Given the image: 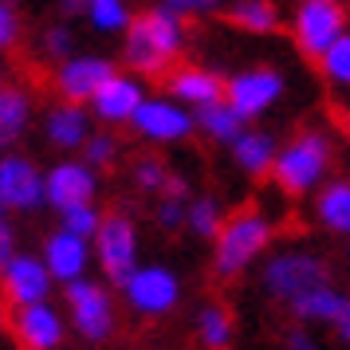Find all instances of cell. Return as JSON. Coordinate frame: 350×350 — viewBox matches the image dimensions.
Segmentation results:
<instances>
[{"label": "cell", "mask_w": 350, "mask_h": 350, "mask_svg": "<svg viewBox=\"0 0 350 350\" xmlns=\"http://www.w3.org/2000/svg\"><path fill=\"white\" fill-rule=\"evenodd\" d=\"M185 51V16L170 8H150L130 20L122 59L138 79H161L174 71V59Z\"/></svg>", "instance_id": "obj_1"}, {"label": "cell", "mask_w": 350, "mask_h": 350, "mask_svg": "<svg viewBox=\"0 0 350 350\" xmlns=\"http://www.w3.org/2000/svg\"><path fill=\"white\" fill-rule=\"evenodd\" d=\"M271 244V221L256 208H240L232 213L224 228L217 232V248H213V271L221 280H232L252 264L256 256Z\"/></svg>", "instance_id": "obj_2"}, {"label": "cell", "mask_w": 350, "mask_h": 350, "mask_svg": "<svg viewBox=\"0 0 350 350\" xmlns=\"http://www.w3.org/2000/svg\"><path fill=\"white\" fill-rule=\"evenodd\" d=\"M327 170H331V142H327V134L303 130L287 146H280L271 177H275V185L284 193L303 197V193H311L327 177Z\"/></svg>", "instance_id": "obj_3"}, {"label": "cell", "mask_w": 350, "mask_h": 350, "mask_svg": "<svg viewBox=\"0 0 350 350\" xmlns=\"http://www.w3.org/2000/svg\"><path fill=\"white\" fill-rule=\"evenodd\" d=\"M264 287L287 307L303 295H311L319 287H331V268L311 252H280L264 268Z\"/></svg>", "instance_id": "obj_4"}, {"label": "cell", "mask_w": 350, "mask_h": 350, "mask_svg": "<svg viewBox=\"0 0 350 350\" xmlns=\"http://www.w3.org/2000/svg\"><path fill=\"white\" fill-rule=\"evenodd\" d=\"M291 32H295V44H299L303 55L323 59L334 40L342 32H350L347 8L338 0H299V8L291 16Z\"/></svg>", "instance_id": "obj_5"}, {"label": "cell", "mask_w": 350, "mask_h": 350, "mask_svg": "<svg viewBox=\"0 0 350 350\" xmlns=\"http://www.w3.org/2000/svg\"><path fill=\"white\" fill-rule=\"evenodd\" d=\"M95 252H98L103 271H107V280L118 287L138 271V228H134V221L126 213H107L103 217V224L95 232Z\"/></svg>", "instance_id": "obj_6"}, {"label": "cell", "mask_w": 350, "mask_h": 350, "mask_svg": "<svg viewBox=\"0 0 350 350\" xmlns=\"http://www.w3.org/2000/svg\"><path fill=\"white\" fill-rule=\"evenodd\" d=\"M280 98H284V75L275 67H248V71H240L232 79H224V103L244 122H252L264 111H271Z\"/></svg>", "instance_id": "obj_7"}, {"label": "cell", "mask_w": 350, "mask_h": 350, "mask_svg": "<svg viewBox=\"0 0 350 350\" xmlns=\"http://www.w3.org/2000/svg\"><path fill=\"white\" fill-rule=\"evenodd\" d=\"M48 205L44 174L20 154H0V213H36Z\"/></svg>", "instance_id": "obj_8"}, {"label": "cell", "mask_w": 350, "mask_h": 350, "mask_svg": "<svg viewBox=\"0 0 350 350\" xmlns=\"http://www.w3.org/2000/svg\"><path fill=\"white\" fill-rule=\"evenodd\" d=\"M67 307H71V319H75V331L87 342H103L114 331V307L103 284H91V280L67 284Z\"/></svg>", "instance_id": "obj_9"}, {"label": "cell", "mask_w": 350, "mask_h": 350, "mask_svg": "<svg viewBox=\"0 0 350 350\" xmlns=\"http://www.w3.org/2000/svg\"><path fill=\"white\" fill-rule=\"evenodd\" d=\"M130 126L138 130L146 142H181L197 130V118L177 98H146Z\"/></svg>", "instance_id": "obj_10"}, {"label": "cell", "mask_w": 350, "mask_h": 350, "mask_svg": "<svg viewBox=\"0 0 350 350\" xmlns=\"http://www.w3.org/2000/svg\"><path fill=\"white\" fill-rule=\"evenodd\" d=\"M118 67L107 59V55H71V59H64V64L55 67V75H51V83H55V91H59V98L64 103H91V98L98 95V87L111 79Z\"/></svg>", "instance_id": "obj_11"}, {"label": "cell", "mask_w": 350, "mask_h": 350, "mask_svg": "<svg viewBox=\"0 0 350 350\" xmlns=\"http://www.w3.org/2000/svg\"><path fill=\"white\" fill-rule=\"evenodd\" d=\"M95 189H98V177L87 161H59L44 174V197L59 213L75 205H95Z\"/></svg>", "instance_id": "obj_12"}, {"label": "cell", "mask_w": 350, "mask_h": 350, "mask_svg": "<svg viewBox=\"0 0 350 350\" xmlns=\"http://www.w3.org/2000/svg\"><path fill=\"white\" fill-rule=\"evenodd\" d=\"M122 291H126L130 307L138 315H165L181 299V284H177V275L170 268H138L122 284Z\"/></svg>", "instance_id": "obj_13"}, {"label": "cell", "mask_w": 350, "mask_h": 350, "mask_svg": "<svg viewBox=\"0 0 350 350\" xmlns=\"http://www.w3.org/2000/svg\"><path fill=\"white\" fill-rule=\"evenodd\" d=\"M146 103V87L138 75H122L114 71L111 79L98 87V95L91 98V114L107 126H122V122H134L138 107Z\"/></svg>", "instance_id": "obj_14"}, {"label": "cell", "mask_w": 350, "mask_h": 350, "mask_svg": "<svg viewBox=\"0 0 350 350\" xmlns=\"http://www.w3.org/2000/svg\"><path fill=\"white\" fill-rule=\"evenodd\" d=\"M0 287H4V299L16 303V307H32V303H48L51 291V271L44 260L36 256H16L4 275H0Z\"/></svg>", "instance_id": "obj_15"}, {"label": "cell", "mask_w": 350, "mask_h": 350, "mask_svg": "<svg viewBox=\"0 0 350 350\" xmlns=\"http://www.w3.org/2000/svg\"><path fill=\"white\" fill-rule=\"evenodd\" d=\"M12 338H16L20 350H55L64 342V319L48 303L20 307L16 319H12Z\"/></svg>", "instance_id": "obj_16"}, {"label": "cell", "mask_w": 350, "mask_h": 350, "mask_svg": "<svg viewBox=\"0 0 350 350\" xmlns=\"http://www.w3.org/2000/svg\"><path fill=\"white\" fill-rule=\"evenodd\" d=\"M170 98H177L181 107L201 111V107L224 103V79L213 67H197V64L174 67L170 71Z\"/></svg>", "instance_id": "obj_17"}, {"label": "cell", "mask_w": 350, "mask_h": 350, "mask_svg": "<svg viewBox=\"0 0 350 350\" xmlns=\"http://www.w3.org/2000/svg\"><path fill=\"white\" fill-rule=\"evenodd\" d=\"M291 315L303 319V323H327L338 331L342 342H350V295L334 291V287H319L311 295L291 303Z\"/></svg>", "instance_id": "obj_18"}, {"label": "cell", "mask_w": 350, "mask_h": 350, "mask_svg": "<svg viewBox=\"0 0 350 350\" xmlns=\"http://www.w3.org/2000/svg\"><path fill=\"white\" fill-rule=\"evenodd\" d=\"M87 260H91L87 240L75 237V232H67V228L51 232L48 244H44V264H48L51 280H64V284H75V280H83Z\"/></svg>", "instance_id": "obj_19"}, {"label": "cell", "mask_w": 350, "mask_h": 350, "mask_svg": "<svg viewBox=\"0 0 350 350\" xmlns=\"http://www.w3.org/2000/svg\"><path fill=\"white\" fill-rule=\"evenodd\" d=\"M44 134L59 150H83L87 138H91V114L83 111L79 103H59L44 118Z\"/></svg>", "instance_id": "obj_20"}, {"label": "cell", "mask_w": 350, "mask_h": 350, "mask_svg": "<svg viewBox=\"0 0 350 350\" xmlns=\"http://www.w3.org/2000/svg\"><path fill=\"white\" fill-rule=\"evenodd\" d=\"M275 154H280V150H275V138H271L268 130H244L237 142H232V161H237L248 177L271 174Z\"/></svg>", "instance_id": "obj_21"}, {"label": "cell", "mask_w": 350, "mask_h": 350, "mask_svg": "<svg viewBox=\"0 0 350 350\" xmlns=\"http://www.w3.org/2000/svg\"><path fill=\"white\" fill-rule=\"evenodd\" d=\"M32 118V98L20 87H0V154L28 130Z\"/></svg>", "instance_id": "obj_22"}, {"label": "cell", "mask_w": 350, "mask_h": 350, "mask_svg": "<svg viewBox=\"0 0 350 350\" xmlns=\"http://www.w3.org/2000/svg\"><path fill=\"white\" fill-rule=\"evenodd\" d=\"M315 213L331 232L350 237V181H342V177L338 181H327L315 197Z\"/></svg>", "instance_id": "obj_23"}, {"label": "cell", "mask_w": 350, "mask_h": 350, "mask_svg": "<svg viewBox=\"0 0 350 350\" xmlns=\"http://www.w3.org/2000/svg\"><path fill=\"white\" fill-rule=\"evenodd\" d=\"M193 118H197V130L205 134V138H213V142H224L232 146L248 130V122L240 118L228 103H213V107H201V111H193Z\"/></svg>", "instance_id": "obj_24"}, {"label": "cell", "mask_w": 350, "mask_h": 350, "mask_svg": "<svg viewBox=\"0 0 350 350\" xmlns=\"http://www.w3.org/2000/svg\"><path fill=\"white\" fill-rule=\"evenodd\" d=\"M232 24L244 32H275L280 28V12L271 0H237L232 4Z\"/></svg>", "instance_id": "obj_25"}, {"label": "cell", "mask_w": 350, "mask_h": 350, "mask_svg": "<svg viewBox=\"0 0 350 350\" xmlns=\"http://www.w3.org/2000/svg\"><path fill=\"white\" fill-rule=\"evenodd\" d=\"M197 334H201V342L208 350H224L228 338H232V315L224 311L221 303H208V307H201V315H197Z\"/></svg>", "instance_id": "obj_26"}, {"label": "cell", "mask_w": 350, "mask_h": 350, "mask_svg": "<svg viewBox=\"0 0 350 350\" xmlns=\"http://www.w3.org/2000/svg\"><path fill=\"white\" fill-rule=\"evenodd\" d=\"M185 224H189V228L197 232V237L217 240V232L224 228V213H221V205H217L213 197H197V201H189Z\"/></svg>", "instance_id": "obj_27"}, {"label": "cell", "mask_w": 350, "mask_h": 350, "mask_svg": "<svg viewBox=\"0 0 350 350\" xmlns=\"http://www.w3.org/2000/svg\"><path fill=\"white\" fill-rule=\"evenodd\" d=\"M87 20L95 24L98 32H126L134 16H130L126 0H91L87 4Z\"/></svg>", "instance_id": "obj_28"}, {"label": "cell", "mask_w": 350, "mask_h": 350, "mask_svg": "<svg viewBox=\"0 0 350 350\" xmlns=\"http://www.w3.org/2000/svg\"><path fill=\"white\" fill-rule=\"evenodd\" d=\"M319 67H323L327 83H334V87H350V32H342L338 40H334L331 51L319 59Z\"/></svg>", "instance_id": "obj_29"}, {"label": "cell", "mask_w": 350, "mask_h": 350, "mask_svg": "<svg viewBox=\"0 0 350 350\" xmlns=\"http://www.w3.org/2000/svg\"><path fill=\"white\" fill-rule=\"evenodd\" d=\"M59 221H64L67 232H75V237H83V240H95L103 217H98L95 205H75V208H67V213H59Z\"/></svg>", "instance_id": "obj_30"}, {"label": "cell", "mask_w": 350, "mask_h": 350, "mask_svg": "<svg viewBox=\"0 0 350 350\" xmlns=\"http://www.w3.org/2000/svg\"><path fill=\"white\" fill-rule=\"evenodd\" d=\"M114 158H118V138H114V134H91V138H87L83 161H87L91 170H107V165H114Z\"/></svg>", "instance_id": "obj_31"}, {"label": "cell", "mask_w": 350, "mask_h": 350, "mask_svg": "<svg viewBox=\"0 0 350 350\" xmlns=\"http://www.w3.org/2000/svg\"><path fill=\"white\" fill-rule=\"evenodd\" d=\"M134 181H138V189H146V193H161L165 181H170V170H165V161H158V158H138L134 161Z\"/></svg>", "instance_id": "obj_32"}, {"label": "cell", "mask_w": 350, "mask_h": 350, "mask_svg": "<svg viewBox=\"0 0 350 350\" xmlns=\"http://www.w3.org/2000/svg\"><path fill=\"white\" fill-rule=\"evenodd\" d=\"M71 44H75V36H71V28H64V24L44 32V51H48L51 59H59V64L71 59Z\"/></svg>", "instance_id": "obj_33"}, {"label": "cell", "mask_w": 350, "mask_h": 350, "mask_svg": "<svg viewBox=\"0 0 350 350\" xmlns=\"http://www.w3.org/2000/svg\"><path fill=\"white\" fill-rule=\"evenodd\" d=\"M185 213H189V201H177V197H161V205H158V224L161 228H181L185 224Z\"/></svg>", "instance_id": "obj_34"}, {"label": "cell", "mask_w": 350, "mask_h": 350, "mask_svg": "<svg viewBox=\"0 0 350 350\" xmlns=\"http://www.w3.org/2000/svg\"><path fill=\"white\" fill-rule=\"evenodd\" d=\"M161 8H170L177 16H208L221 8V0H161Z\"/></svg>", "instance_id": "obj_35"}, {"label": "cell", "mask_w": 350, "mask_h": 350, "mask_svg": "<svg viewBox=\"0 0 350 350\" xmlns=\"http://www.w3.org/2000/svg\"><path fill=\"white\" fill-rule=\"evenodd\" d=\"M16 36H20L16 12H12V4H8V0H0V51L12 48V44H16Z\"/></svg>", "instance_id": "obj_36"}, {"label": "cell", "mask_w": 350, "mask_h": 350, "mask_svg": "<svg viewBox=\"0 0 350 350\" xmlns=\"http://www.w3.org/2000/svg\"><path fill=\"white\" fill-rule=\"evenodd\" d=\"M16 260V232H12V224H8V217L0 213V275H4V268Z\"/></svg>", "instance_id": "obj_37"}, {"label": "cell", "mask_w": 350, "mask_h": 350, "mask_svg": "<svg viewBox=\"0 0 350 350\" xmlns=\"http://www.w3.org/2000/svg\"><path fill=\"white\" fill-rule=\"evenodd\" d=\"M287 350H319V342L303 327H295V331H287Z\"/></svg>", "instance_id": "obj_38"}, {"label": "cell", "mask_w": 350, "mask_h": 350, "mask_svg": "<svg viewBox=\"0 0 350 350\" xmlns=\"http://www.w3.org/2000/svg\"><path fill=\"white\" fill-rule=\"evenodd\" d=\"M8 327V311H4V299H0V331Z\"/></svg>", "instance_id": "obj_39"}, {"label": "cell", "mask_w": 350, "mask_h": 350, "mask_svg": "<svg viewBox=\"0 0 350 350\" xmlns=\"http://www.w3.org/2000/svg\"><path fill=\"white\" fill-rule=\"evenodd\" d=\"M0 87H4V71H0Z\"/></svg>", "instance_id": "obj_40"}, {"label": "cell", "mask_w": 350, "mask_h": 350, "mask_svg": "<svg viewBox=\"0 0 350 350\" xmlns=\"http://www.w3.org/2000/svg\"><path fill=\"white\" fill-rule=\"evenodd\" d=\"M83 4H91V0H83Z\"/></svg>", "instance_id": "obj_41"}]
</instances>
